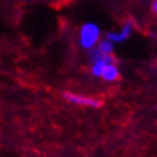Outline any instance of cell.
I'll list each match as a JSON object with an SVG mask.
<instances>
[{
  "label": "cell",
  "instance_id": "1",
  "mask_svg": "<svg viewBox=\"0 0 157 157\" xmlns=\"http://www.w3.org/2000/svg\"><path fill=\"white\" fill-rule=\"evenodd\" d=\"M102 38V32H101L100 26L94 22H85L79 28V33H78V43L82 49L90 51V49L95 48L97 43L100 42Z\"/></svg>",
  "mask_w": 157,
  "mask_h": 157
},
{
  "label": "cell",
  "instance_id": "8",
  "mask_svg": "<svg viewBox=\"0 0 157 157\" xmlns=\"http://www.w3.org/2000/svg\"><path fill=\"white\" fill-rule=\"evenodd\" d=\"M140 2H147V0H140Z\"/></svg>",
  "mask_w": 157,
  "mask_h": 157
},
{
  "label": "cell",
  "instance_id": "5",
  "mask_svg": "<svg viewBox=\"0 0 157 157\" xmlns=\"http://www.w3.org/2000/svg\"><path fill=\"white\" fill-rule=\"evenodd\" d=\"M97 49H98L100 52L105 53V55H114L115 43H113L109 39H107V38H101L100 42L97 43Z\"/></svg>",
  "mask_w": 157,
  "mask_h": 157
},
{
  "label": "cell",
  "instance_id": "6",
  "mask_svg": "<svg viewBox=\"0 0 157 157\" xmlns=\"http://www.w3.org/2000/svg\"><path fill=\"white\" fill-rule=\"evenodd\" d=\"M150 9L154 14H157V0H153L151 2V6H150Z\"/></svg>",
  "mask_w": 157,
  "mask_h": 157
},
{
  "label": "cell",
  "instance_id": "7",
  "mask_svg": "<svg viewBox=\"0 0 157 157\" xmlns=\"http://www.w3.org/2000/svg\"><path fill=\"white\" fill-rule=\"evenodd\" d=\"M154 71H156V74H157V62L154 63Z\"/></svg>",
  "mask_w": 157,
  "mask_h": 157
},
{
  "label": "cell",
  "instance_id": "3",
  "mask_svg": "<svg viewBox=\"0 0 157 157\" xmlns=\"http://www.w3.org/2000/svg\"><path fill=\"white\" fill-rule=\"evenodd\" d=\"M133 32H134V23L130 19H127L121 25V28H120L118 30H109V32H107V33H105V38L109 39L113 43L117 45V43L127 42L130 39V36L133 35Z\"/></svg>",
  "mask_w": 157,
  "mask_h": 157
},
{
  "label": "cell",
  "instance_id": "2",
  "mask_svg": "<svg viewBox=\"0 0 157 157\" xmlns=\"http://www.w3.org/2000/svg\"><path fill=\"white\" fill-rule=\"evenodd\" d=\"M63 100L76 107H85V108H94L98 109L104 105V101L98 98V97H91L86 94H79V92H74V91H63L62 92Z\"/></svg>",
  "mask_w": 157,
  "mask_h": 157
},
{
  "label": "cell",
  "instance_id": "4",
  "mask_svg": "<svg viewBox=\"0 0 157 157\" xmlns=\"http://www.w3.org/2000/svg\"><path fill=\"white\" fill-rule=\"evenodd\" d=\"M100 79H102V81L105 82H117L120 79V67L118 63H117V61H113L109 62V63H107L104 68V71H102V74H101Z\"/></svg>",
  "mask_w": 157,
  "mask_h": 157
}]
</instances>
